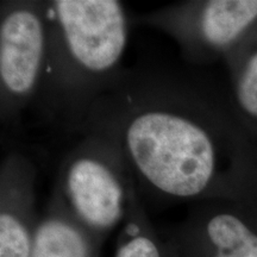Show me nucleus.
<instances>
[{
  "label": "nucleus",
  "instance_id": "nucleus-1",
  "mask_svg": "<svg viewBox=\"0 0 257 257\" xmlns=\"http://www.w3.org/2000/svg\"><path fill=\"white\" fill-rule=\"evenodd\" d=\"M115 143L144 206L257 201V146L232 101L193 70L163 63L124 68L79 135Z\"/></svg>",
  "mask_w": 257,
  "mask_h": 257
},
{
  "label": "nucleus",
  "instance_id": "nucleus-8",
  "mask_svg": "<svg viewBox=\"0 0 257 257\" xmlns=\"http://www.w3.org/2000/svg\"><path fill=\"white\" fill-rule=\"evenodd\" d=\"M102 243L51 193L40 217L30 257H99Z\"/></svg>",
  "mask_w": 257,
  "mask_h": 257
},
{
  "label": "nucleus",
  "instance_id": "nucleus-2",
  "mask_svg": "<svg viewBox=\"0 0 257 257\" xmlns=\"http://www.w3.org/2000/svg\"><path fill=\"white\" fill-rule=\"evenodd\" d=\"M128 22L117 0H46V60L31 105L44 123L79 134L123 72Z\"/></svg>",
  "mask_w": 257,
  "mask_h": 257
},
{
  "label": "nucleus",
  "instance_id": "nucleus-5",
  "mask_svg": "<svg viewBox=\"0 0 257 257\" xmlns=\"http://www.w3.org/2000/svg\"><path fill=\"white\" fill-rule=\"evenodd\" d=\"M0 4V119L15 127L34 102L43 73L46 0Z\"/></svg>",
  "mask_w": 257,
  "mask_h": 257
},
{
  "label": "nucleus",
  "instance_id": "nucleus-4",
  "mask_svg": "<svg viewBox=\"0 0 257 257\" xmlns=\"http://www.w3.org/2000/svg\"><path fill=\"white\" fill-rule=\"evenodd\" d=\"M175 41L184 60L205 64L225 55L257 24V0H186L131 18Z\"/></svg>",
  "mask_w": 257,
  "mask_h": 257
},
{
  "label": "nucleus",
  "instance_id": "nucleus-6",
  "mask_svg": "<svg viewBox=\"0 0 257 257\" xmlns=\"http://www.w3.org/2000/svg\"><path fill=\"white\" fill-rule=\"evenodd\" d=\"M161 238L166 257H257V201L197 202Z\"/></svg>",
  "mask_w": 257,
  "mask_h": 257
},
{
  "label": "nucleus",
  "instance_id": "nucleus-3",
  "mask_svg": "<svg viewBox=\"0 0 257 257\" xmlns=\"http://www.w3.org/2000/svg\"><path fill=\"white\" fill-rule=\"evenodd\" d=\"M134 185L115 143L99 135L85 134L64 156L53 192L104 243L108 233L123 223Z\"/></svg>",
  "mask_w": 257,
  "mask_h": 257
},
{
  "label": "nucleus",
  "instance_id": "nucleus-9",
  "mask_svg": "<svg viewBox=\"0 0 257 257\" xmlns=\"http://www.w3.org/2000/svg\"><path fill=\"white\" fill-rule=\"evenodd\" d=\"M232 80V105L257 146V24L224 55Z\"/></svg>",
  "mask_w": 257,
  "mask_h": 257
},
{
  "label": "nucleus",
  "instance_id": "nucleus-7",
  "mask_svg": "<svg viewBox=\"0 0 257 257\" xmlns=\"http://www.w3.org/2000/svg\"><path fill=\"white\" fill-rule=\"evenodd\" d=\"M37 169L30 157L12 152L0 166V257H30L40 217Z\"/></svg>",
  "mask_w": 257,
  "mask_h": 257
},
{
  "label": "nucleus",
  "instance_id": "nucleus-10",
  "mask_svg": "<svg viewBox=\"0 0 257 257\" xmlns=\"http://www.w3.org/2000/svg\"><path fill=\"white\" fill-rule=\"evenodd\" d=\"M114 257H166L161 234L135 188L130 193L126 214L121 223Z\"/></svg>",
  "mask_w": 257,
  "mask_h": 257
}]
</instances>
